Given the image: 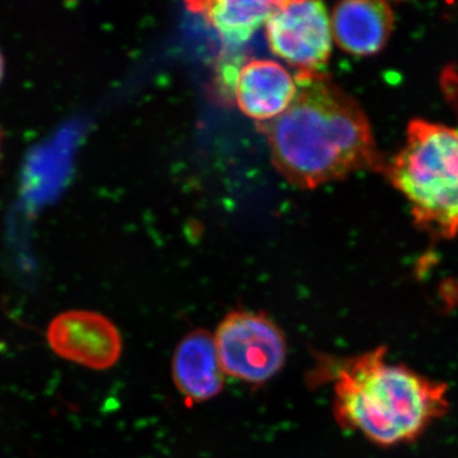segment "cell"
Listing matches in <instances>:
<instances>
[{
  "label": "cell",
  "instance_id": "cell-1",
  "mask_svg": "<svg viewBox=\"0 0 458 458\" xmlns=\"http://www.w3.org/2000/svg\"><path fill=\"white\" fill-rule=\"evenodd\" d=\"M294 77L297 95L291 106L259 123L280 174L297 188L316 189L354 172L384 171L360 105L324 72Z\"/></svg>",
  "mask_w": 458,
  "mask_h": 458
},
{
  "label": "cell",
  "instance_id": "cell-2",
  "mask_svg": "<svg viewBox=\"0 0 458 458\" xmlns=\"http://www.w3.org/2000/svg\"><path fill=\"white\" fill-rule=\"evenodd\" d=\"M334 381L336 420L376 445L414 441L447 412V386L388 360L386 348L344 360Z\"/></svg>",
  "mask_w": 458,
  "mask_h": 458
},
{
  "label": "cell",
  "instance_id": "cell-8",
  "mask_svg": "<svg viewBox=\"0 0 458 458\" xmlns=\"http://www.w3.org/2000/svg\"><path fill=\"white\" fill-rule=\"evenodd\" d=\"M334 41L345 53L358 56L379 53L394 31L393 8L385 2L349 0L339 3L330 16Z\"/></svg>",
  "mask_w": 458,
  "mask_h": 458
},
{
  "label": "cell",
  "instance_id": "cell-7",
  "mask_svg": "<svg viewBox=\"0 0 458 458\" xmlns=\"http://www.w3.org/2000/svg\"><path fill=\"white\" fill-rule=\"evenodd\" d=\"M233 93L241 113L264 123L276 119L291 106L297 95V83L279 63L250 60L238 68Z\"/></svg>",
  "mask_w": 458,
  "mask_h": 458
},
{
  "label": "cell",
  "instance_id": "cell-6",
  "mask_svg": "<svg viewBox=\"0 0 458 458\" xmlns=\"http://www.w3.org/2000/svg\"><path fill=\"white\" fill-rule=\"evenodd\" d=\"M47 339L60 358L90 369H111L122 357L119 328L98 312L73 310L60 313L50 322Z\"/></svg>",
  "mask_w": 458,
  "mask_h": 458
},
{
  "label": "cell",
  "instance_id": "cell-9",
  "mask_svg": "<svg viewBox=\"0 0 458 458\" xmlns=\"http://www.w3.org/2000/svg\"><path fill=\"white\" fill-rule=\"evenodd\" d=\"M225 376L212 334L203 328L186 334L172 360V378L181 394L194 403L212 400L222 393Z\"/></svg>",
  "mask_w": 458,
  "mask_h": 458
},
{
  "label": "cell",
  "instance_id": "cell-10",
  "mask_svg": "<svg viewBox=\"0 0 458 458\" xmlns=\"http://www.w3.org/2000/svg\"><path fill=\"white\" fill-rule=\"evenodd\" d=\"M278 2L264 0H216L192 2L188 7L200 13L208 23L229 45L243 44L267 25Z\"/></svg>",
  "mask_w": 458,
  "mask_h": 458
},
{
  "label": "cell",
  "instance_id": "cell-12",
  "mask_svg": "<svg viewBox=\"0 0 458 458\" xmlns=\"http://www.w3.org/2000/svg\"><path fill=\"white\" fill-rule=\"evenodd\" d=\"M0 152H2V132H0Z\"/></svg>",
  "mask_w": 458,
  "mask_h": 458
},
{
  "label": "cell",
  "instance_id": "cell-3",
  "mask_svg": "<svg viewBox=\"0 0 458 458\" xmlns=\"http://www.w3.org/2000/svg\"><path fill=\"white\" fill-rule=\"evenodd\" d=\"M384 171L394 189L408 200L419 228L436 238L457 236V128L412 120L405 143Z\"/></svg>",
  "mask_w": 458,
  "mask_h": 458
},
{
  "label": "cell",
  "instance_id": "cell-11",
  "mask_svg": "<svg viewBox=\"0 0 458 458\" xmlns=\"http://www.w3.org/2000/svg\"><path fill=\"white\" fill-rule=\"evenodd\" d=\"M3 77H4V57H3L2 51H0V83H2Z\"/></svg>",
  "mask_w": 458,
  "mask_h": 458
},
{
  "label": "cell",
  "instance_id": "cell-5",
  "mask_svg": "<svg viewBox=\"0 0 458 458\" xmlns=\"http://www.w3.org/2000/svg\"><path fill=\"white\" fill-rule=\"evenodd\" d=\"M273 54L298 73L321 72L333 51V31L327 7L319 2H278L265 25Z\"/></svg>",
  "mask_w": 458,
  "mask_h": 458
},
{
  "label": "cell",
  "instance_id": "cell-4",
  "mask_svg": "<svg viewBox=\"0 0 458 458\" xmlns=\"http://www.w3.org/2000/svg\"><path fill=\"white\" fill-rule=\"evenodd\" d=\"M214 343L223 373L246 384H267L284 367V334L264 313L229 312L216 327Z\"/></svg>",
  "mask_w": 458,
  "mask_h": 458
}]
</instances>
